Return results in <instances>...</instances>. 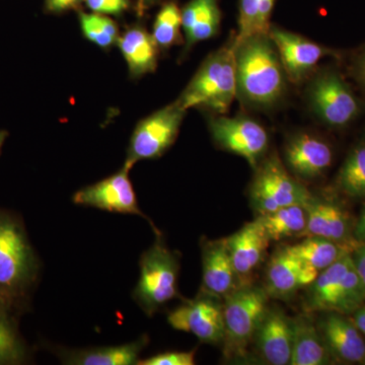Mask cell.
I'll return each instance as SVG.
<instances>
[{
  "label": "cell",
  "instance_id": "27",
  "mask_svg": "<svg viewBox=\"0 0 365 365\" xmlns=\"http://www.w3.org/2000/svg\"><path fill=\"white\" fill-rule=\"evenodd\" d=\"M275 0H240L239 32L235 43L257 35H268Z\"/></svg>",
  "mask_w": 365,
  "mask_h": 365
},
{
  "label": "cell",
  "instance_id": "24",
  "mask_svg": "<svg viewBox=\"0 0 365 365\" xmlns=\"http://www.w3.org/2000/svg\"><path fill=\"white\" fill-rule=\"evenodd\" d=\"M181 16L187 48L215 37L220 30L222 14L217 0H191Z\"/></svg>",
  "mask_w": 365,
  "mask_h": 365
},
{
  "label": "cell",
  "instance_id": "39",
  "mask_svg": "<svg viewBox=\"0 0 365 365\" xmlns=\"http://www.w3.org/2000/svg\"><path fill=\"white\" fill-rule=\"evenodd\" d=\"M351 321L359 329L360 333L365 336V304L360 307L357 311L352 314Z\"/></svg>",
  "mask_w": 365,
  "mask_h": 365
},
{
  "label": "cell",
  "instance_id": "13",
  "mask_svg": "<svg viewBox=\"0 0 365 365\" xmlns=\"http://www.w3.org/2000/svg\"><path fill=\"white\" fill-rule=\"evenodd\" d=\"M269 37L275 45L287 78L294 83L306 78L324 57L336 54L332 49L277 26H271Z\"/></svg>",
  "mask_w": 365,
  "mask_h": 365
},
{
  "label": "cell",
  "instance_id": "28",
  "mask_svg": "<svg viewBox=\"0 0 365 365\" xmlns=\"http://www.w3.org/2000/svg\"><path fill=\"white\" fill-rule=\"evenodd\" d=\"M16 314L0 311V365H19L30 360V351L19 330Z\"/></svg>",
  "mask_w": 365,
  "mask_h": 365
},
{
  "label": "cell",
  "instance_id": "42",
  "mask_svg": "<svg viewBox=\"0 0 365 365\" xmlns=\"http://www.w3.org/2000/svg\"><path fill=\"white\" fill-rule=\"evenodd\" d=\"M158 0H139V4L140 6L143 7V9H146V7L153 6L157 2Z\"/></svg>",
  "mask_w": 365,
  "mask_h": 365
},
{
  "label": "cell",
  "instance_id": "40",
  "mask_svg": "<svg viewBox=\"0 0 365 365\" xmlns=\"http://www.w3.org/2000/svg\"><path fill=\"white\" fill-rule=\"evenodd\" d=\"M0 311H7V312H11V313L16 314V312L14 311L13 309H11V306H9V304H7V302L6 299L2 297V295L0 294Z\"/></svg>",
  "mask_w": 365,
  "mask_h": 365
},
{
  "label": "cell",
  "instance_id": "11",
  "mask_svg": "<svg viewBox=\"0 0 365 365\" xmlns=\"http://www.w3.org/2000/svg\"><path fill=\"white\" fill-rule=\"evenodd\" d=\"M209 128L213 140L220 148L244 158L254 169L267 151V131L249 118H213L209 122Z\"/></svg>",
  "mask_w": 365,
  "mask_h": 365
},
{
  "label": "cell",
  "instance_id": "14",
  "mask_svg": "<svg viewBox=\"0 0 365 365\" xmlns=\"http://www.w3.org/2000/svg\"><path fill=\"white\" fill-rule=\"evenodd\" d=\"M292 340V319L277 307H269L254 337L262 359L271 365L289 364Z\"/></svg>",
  "mask_w": 365,
  "mask_h": 365
},
{
  "label": "cell",
  "instance_id": "34",
  "mask_svg": "<svg viewBox=\"0 0 365 365\" xmlns=\"http://www.w3.org/2000/svg\"><path fill=\"white\" fill-rule=\"evenodd\" d=\"M351 72L353 78L365 88V46L353 59Z\"/></svg>",
  "mask_w": 365,
  "mask_h": 365
},
{
  "label": "cell",
  "instance_id": "26",
  "mask_svg": "<svg viewBox=\"0 0 365 365\" xmlns=\"http://www.w3.org/2000/svg\"><path fill=\"white\" fill-rule=\"evenodd\" d=\"M289 248L300 260L314 266L319 271L325 270L352 252L349 247L319 237H307L306 240L289 246Z\"/></svg>",
  "mask_w": 365,
  "mask_h": 365
},
{
  "label": "cell",
  "instance_id": "9",
  "mask_svg": "<svg viewBox=\"0 0 365 365\" xmlns=\"http://www.w3.org/2000/svg\"><path fill=\"white\" fill-rule=\"evenodd\" d=\"M309 102L317 116L332 128H343L359 116L361 105L344 78L335 71L321 72L312 83Z\"/></svg>",
  "mask_w": 365,
  "mask_h": 365
},
{
  "label": "cell",
  "instance_id": "20",
  "mask_svg": "<svg viewBox=\"0 0 365 365\" xmlns=\"http://www.w3.org/2000/svg\"><path fill=\"white\" fill-rule=\"evenodd\" d=\"M148 344V336H141L131 343L108 347L57 351L62 364L69 365H132L137 364L139 356Z\"/></svg>",
  "mask_w": 365,
  "mask_h": 365
},
{
  "label": "cell",
  "instance_id": "16",
  "mask_svg": "<svg viewBox=\"0 0 365 365\" xmlns=\"http://www.w3.org/2000/svg\"><path fill=\"white\" fill-rule=\"evenodd\" d=\"M307 223L302 237H319L355 249L360 242L350 240L351 225L339 204L312 196L304 206Z\"/></svg>",
  "mask_w": 365,
  "mask_h": 365
},
{
  "label": "cell",
  "instance_id": "17",
  "mask_svg": "<svg viewBox=\"0 0 365 365\" xmlns=\"http://www.w3.org/2000/svg\"><path fill=\"white\" fill-rule=\"evenodd\" d=\"M318 328L333 359L364 364L365 341L351 319L344 314L326 313Z\"/></svg>",
  "mask_w": 365,
  "mask_h": 365
},
{
  "label": "cell",
  "instance_id": "35",
  "mask_svg": "<svg viewBox=\"0 0 365 365\" xmlns=\"http://www.w3.org/2000/svg\"><path fill=\"white\" fill-rule=\"evenodd\" d=\"M353 264L365 285V242L359 244L351 252Z\"/></svg>",
  "mask_w": 365,
  "mask_h": 365
},
{
  "label": "cell",
  "instance_id": "8",
  "mask_svg": "<svg viewBox=\"0 0 365 365\" xmlns=\"http://www.w3.org/2000/svg\"><path fill=\"white\" fill-rule=\"evenodd\" d=\"M186 112L175 102L139 122L124 165L132 169L137 162L162 157L176 141Z\"/></svg>",
  "mask_w": 365,
  "mask_h": 365
},
{
  "label": "cell",
  "instance_id": "4",
  "mask_svg": "<svg viewBox=\"0 0 365 365\" xmlns=\"http://www.w3.org/2000/svg\"><path fill=\"white\" fill-rule=\"evenodd\" d=\"M364 302L365 285L350 253L319 272L307 287L304 306L309 314L322 312L345 316L354 313Z\"/></svg>",
  "mask_w": 365,
  "mask_h": 365
},
{
  "label": "cell",
  "instance_id": "22",
  "mask_svg": "<svg viewBox=\"0 0 365 365\" xmlns=\"http://www.w3.org/2000/svg\"><path fill=\"white\" fill-rule=\"evenodd\" d=\"M294 340L290 365H325L332 356L322 338L319 328L307 314L292 319Z\"/></svg>",
  "mask_w": 365,
  "mask_h": 365
},
{
  "label": "cell",
  "instance_id": "30",
  "mask_svg": "<svg viewBox=\"0 0 365 365\" xmlns=\"http://www.w3.org/2000/svg\"><path fill=\"white\" fill-rule=\"evenodd\" d=\"M181 29V9L174 2H168L158 11L151 35L158 48L167 49L180 42Z\"/></svg>",
  "mask_w": 365,
  "mask_h": 365
},
{
  "label": "cell",
  "instance_id": "18",
  "mask_svg": "<svg viewBox=\"0 0 365 365\" xmlns=\"http://www.w3.org/2000/svg\"><path fill=\"white\" fill-rule=\"evenodd\" d=\"M202 292L225 299L242 283L235 272L227 239L202 242Z\"/></svg>",
  "mask_w": 365,
  "mask_h": 365
},
{
  "label": "cell",
  "instance_id": "36",
  "mask_svg": "<svg viewBox=\"0 0 365 365\" xmlns=\"http://www.w3.org/2000/svg\"><path fill=\"white\" fill-rule=\"evenodd\" d=\"M81 0H46V9L51 13H62L78 6Z\"/></svg>",
  "mask_w": 365,
  "mask_h": 365
},
{
  "label": "cell",
  "instance_id": "10",
  "mask_svg": "<svg viewBox=\"0 0 365 365\" xmlns=\"http://www.w3.org/2000/svg\"><path fill=\"white\" fill-rule=\"evenodd\" d=\"M168 322L175 330L193 334L206 344H222L225 340L223 302L202 290L196 299L186 300L170 312Z\"/></svg>",
  "mask_w": 365,
  "mask_h": 365
},
{
  "label": "cell",
  "instance_id": "23",
  "mask_svg": "<svg viewBox=\"0 0 365 365\" xmlns=\"http://www.w3.org/2000/svg\"><path fill=\"white\" fill-rule=\"evenodd\" d=\"M133 78L150 73L157 68L158 46L153 35L140 26L128 29L117 42Z\"/></svg>",
  "mask_w": 365,
  "mask_h": 365
},
{
  "label": "cell",
  "instance_id": "31",
  "mask_svg": "<svg viewBox=\"0 0 365 365\" xmlns=\"http://www.w3.org/2000/svg\"><path fill=\"white\" fill-rule=\"evenodd\" d=\"M79 23L83 36L98 47L107 49L119 40L116 23L105 14L81 13Z\"/></svg>",
  "mask_w": 365,
  "mask_h": 365
},
{
  "label": "cell",
  "instance_id": "2",
  "mask_svg": "<svg viewBox=\"0 0 365 365\" xmlns=\"http://www.w3.org/2000/svg\"><path fill=\"white\" fill-rule=\"evenodd\" d=\"M237 93L256 107H270L287 90V76L268 35H257L235 44Z\"/></svg>",
  "mask_w": 365,
  "mask_h": 365
},
{
  "label": "cell",
  "instance_id": "15",
  "mask_svg": "<svg viewBox=\"0 0 365 365\" xmlns=\"http://www.w3.org/2000/svg\"><path fill=\"white\" fill-rule=\"evenodd\" d=\"M285 162L292 173L302 180H313L325 174L333 162V151L323 139L299 133L285 144Z\"/></svg>",
  "mask_w": 365,
  "mask_h": 365
},
{
  "label": "cell",
  "instance_id": "3",
  "mask_svg": "<svg viewBox=\"0 0 365 365\" xmlns=\"http://www.w3.org/2000/svg\"><path fill=\"white\" fill-rule=\"evenodd\" d=\"M237 95L235 43L209 55L176 101L182 110L207 108L225 114Z\"/></svg>",
  "mask_w": 365,
  "mask_h": 365
},
{
  "label": "cell",
  "instance_id": "6",
  "mask_svg": "<svg viewBox=\"0 0 365 365\" xmlns=\"http://www.w3.org/2000/svg\"><path fill=\"white\" fill-rule=\"evenodd\" d=\"M223 299V353L227 359L244 357L267 313L269 295L265 288L244 284Z\"/></svg>",
  "mask_w": 365,
  "mask_h": 365
},
{
  "label": "cell",
  "instance_id": "12",
  "mask_svg": "<svg viewBox=\"0 0 365 365\" xmlns=\"http://www.w3.org/2000/svg\"><path fill=\"white\" fill-rule=\"evenodd\" d=\"M130 170L124 165L116 174L79 190L72 197V201L76 205L102 209L109 212L141 216L150 222L155 234H158L160 232L139 208L136 193L129 177Z\"/></svg>",
  "mask_w": 365,
  "mask_h": 365
},
{
  "label": "cell",
  "instance_id": "21",
  "mask_svg": "<svg viewBox=\"0 0 365 365\" xmlns=\"http://www.w3.org/2000/svg\"><path fill=\"white\" fill-rule=\"evenodd\" d=\"M302 264L289 246L278 249L271 257L266 270L265 290L269 297L281 300L292 299L302 288Z\"/></svg>",
  "mask_w": 365,
  "mask_h": 365
},
{
  "label": "cell",
  "instance_id": "1",
  "mask_svg": "<svg viewBox=\"0 0 365 365\" xmlns=\"http://www.w3.org/2000/svg\"><path fill=\"white\" fill-rule=\"evenodd\" d=\"M40 272V262L18 215L0 208V294L23 311Z\"/></svg>",
  "mask_w": 365,
  "mask_h": 365
},
{
  "label": "cell",
  "instance_id": "25",
  "mask_svg": "<svg viewBox=\"0 0 365 365\" xmlns=\"http://www.w3.org/2000/svg\"><path fill=\"white\" fill-rule=\"evenodd\" d=\"M257 218L270 241L302 237L307 228V210L302 205L287 206Z\"/></svg>",
  "mask_w": 365,
  "mask_h": 365
},
{
  "label": "cell",
  "instance_id": "37",
  "mask_svg": "<svg viewBox=\"0 0 365 365\" xmlns=\"http://www.w3.org/2000/svg\"><path fill=\"white\" fill-rule=\"evenodd\" d=\"M319 272H321V271H319L318 269L304 262V264H302V273H300V284H302V288H307L309 287L312 283H314V281L318 278Z\"/></svg>",
  "mask_w": 365,
  "mask_h": 365
},
{
  "label": "cell",
  "instance_id": "38",
  "mask_svg": "<svg viewBox=\"0 0 365 365\" xmlns=\"http://www.w3.org/2000/svg\"><path fill=\"white\" fill-rule=\"evenodd\" d=\"M353 239L360 242V244L365 242V208L362 211L359 220H357L354 228H353Z\"/></svg>",
  "mask_w": 365,
  "mask_h": 365
},
{
  "label": "cell",
  "instance_id": "41",
  "mask_svg": "<svg viewBox=\"0 0 365 365\" xmlns=\"http://www.w3.org/2000/svg\"><path fill=\"white\" fill-rule=\"evenodd\" d=\"M9 137V132L6 130H0V151L2 150L4 143H6V138Z\"/></svg>",
  "mask_w": 365,
  "mask_h": 365
},
{
  "label": "cell",
  "instance_id": "19",
  "mask_svg": "<svg viewBox=\"0 0 365 365\" xmlns=\"http://www.w3.org/2000/svg\"><path fill=\"white\" fill-rule=\"evenodd\" d=\"M227 248L240 280L251 275L263 261L270 240L258 218L227 239Z\"/></svg>",
  "mask_w": 365,
  "mask_h": 365
},
{
  "label": "cell",
  "instance_id": "5",
  "mask_svg": "<svg viewBox=\"0 0 365 365\" xmlns=\"http://www.w3.org/2000/svg\"><path fill=\"white\" fill-rule=\"evenodd\" d=\"M140 257V276L133 292L137 306L146 316H153L158 309L176 297L180 263L177 254L167 248L163 235Z\"/></svg>",
  "mask_w": 365,
  "mask_h": 365
},
{
  "label": "cell",
  "instance_id": "32",
  "mask_svg": "<svg viewBox=\"0 0 365 365\" xmlns=\"http://www.w3.org/2000/svg\"><path fill=\"white\" fill-rule=\"evenodd\" d=\"M196 350L191 351H170L160 353L155 356L139 359L137 365H194Z\"/></svg>",
  "mask_w": 365,
  "mask_h": 365
},
{
  "label": "cell",
  "instance_id": "29",
  "mask_svg": "<svg viewBox=\"0 0 365 365\" xmlns=\"http://www.w3.org/2000/svg\"><path fill=\"white\" fill-rule=\"evenodd\" d=\"M336 184L345 195L365 198V141L350 151L338 173Z\"/></svg>",
  "mask_w": 365,
  "mask_h": 365
},
{
  "label": "cell",
  "instance_id": "33",
  "mask_svg": "<svg viewBox=\"0 0 365 365\" xmlns=\"http://www.w3.org/2000/svg\"><path fill=\"white\" fill-rule=\"evenodd\" d=\"M93 13L119 16L129 6V0H85Z\"/></svg>",
  "mask_w": 365,
  "mask_h": 365
},
{
  "label": "cell",
  "instance_id": "7",
  "mask_svg": "<svg viewBox=\"0 0 365 365\" xmlns=\"http://www.w3.org/2000/svg\"><path fill=\"white\" fill-rule=\"evenodd\" d=\"M256 169L250 194L259 215L290 205L306 206L311 199L309 190L290 176L277 155L264 160Z\"/></svg>",
  "mask_w": 365,
  "mask_h": 365
},
{
  "label": "cell",
  "instance_id": "43",
  "mask_svg": "<svg viewBox=\"0 0 365 365\" xmlns=\"http://www.w3.org/2000/svg\"><path fill=\"white\" fill-rule=\"evenodd\" d=\"M364 364H365V360H364Z\"/></svg>",
  "mask_w": 365,
  "mask_h": 365
}]
</instances>
